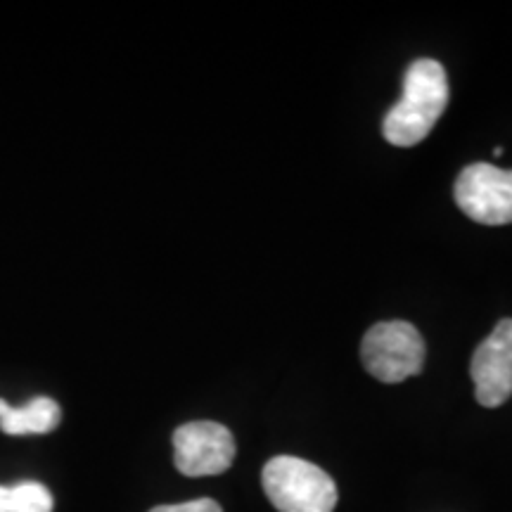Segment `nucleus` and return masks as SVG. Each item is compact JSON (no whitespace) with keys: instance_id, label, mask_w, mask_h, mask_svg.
I'll use <instances>...</instances> for the list:
<instances>
[{"instance_id":"nucleus-1","label":"nucleus","mask_w":512,"mask_h":512,"mask_svg":"<svg viewBox=\"0 0 512 512\" xmlns=\"http://www.w3.org/2000/svg\"><path fill=\"white\" fill-rule=\"evenodd\" d=\"M448 105V79L437 60H415L403 79V98L382 121V136L396 147H413L437 126Z\"/></svg>"},{"instance_id":"nucleus-2","label":"nucleus","mask_w":512,"mask_h":512,"mask_svg":"<svg viewBox=\"0 0 512 512\" xmlns=\"http://www.w3.org/2000/svg\"><path fill=\"white\" fill-rule=\"evenodd\" d=\"M264 491L280 512H332L337 505V486L328 472L309 460L275 456L266 463Z\"/></svg>"},{"instance_id":"nucleus-3","label":"nucleus","mask_w":512,"mask_h":512,"mask_svg":"<svg viewBox=\"0 0 512 512\" xmlns=\"http://www.w3.org/2000/svg\"><path fill=\"white\" fill-rule=\"evenodd\" d=\"M363 366L375 380L396 384L422 373L425 342L408 320H387L366 332L361 344Z\"/></svg>"},{"instance_id":"nucleus-4","label":"nucleus","mask_w":512,"mask_h":512,"mask_svg":"<svg viewBox=\"0 0 512 512\" xmlns=\"http://www.w3.org/2000/svg\"><path fill=\"white\" fill-rule=\"evenodd\" d=\"M456 204L467 219L482 226L512 223V171L477 162L465 166L456 181Z\"/></svg>"},{"instance_id":"nucleus-5","label":"nucleus","mask_w":512,"mask_h":512,"mask_svg":"<svg viewBox=\"0 0 512 512\" xmlns=\"http://www.w3.org/2000/svg\"><path fill=\"white\" fill-rule=\"evenodd\" d=\"M235 460V439L219 422H188L174 432V463L185 477L226 472Z\"/></svg>"},{"instance_id":"nucleus-6","label":"nucleus","mask_w":512,"mask_h":512,"mask_svg":"<svg viewBox=\"0 0 512 512\" xmlns=\"http://www.w3.org/2000/svg\"><path fill=\"white\" fill-rule=\"evenodd\" d=\"M475 396L484 408H498L512 396V318L496 325L479 344L470 366Z\"/></svg>"},{"instance_id":"nucleus-7","label":"nucleus","mask_w":512,"mask_h":512,"mask_svg":"<svg viewBox=\"0 0 512 512\" xmlns=\"http://www.w3.org/2000/svg\"><path fill=\"white\" fill-rule=\"evenodd\" d=\"M62 420V411L57 401L48 396L31 399L27 406L12 408L0 418V430L12 437H24V434H48L53 432Z\"/></svg>"},{"instance_id":"nucleus-8","label":"nucleus","mask_w":512,"mask_h":512,"mask_svg":"<svg viewBox=\"0 0 512 512\" xmlns=\"http://www.w3.org/2000/svg\"><path fill=\"white\" fill-rule=\"evenodd\" d=\"M53 494L38 482L0 486V512H53Z\"/></svg>"},{"instance_id":"nucleus-9","label":"nucleus","mask_w":512,"mask_h":512,"mask_svg":"<svg viewBox=\"0 0 512 512\" xmlns=\"http://www.w3.org/2000/svg\"><path fill=\"white\" fill-rule=\"evenodd\" d=\"M150 512H223L221 505L211 498H197V501L178 503V505H157Z\"/></svg>"},{"instance_id":"nucleus-10","label":"nucleus","mask_w":512,"mask_h":512,"mask_svg":"<svg viewBox=\"0 0 512 512\" xmlns=\"http://www.w3.org/2000/svg\"><path fill=\"white\" fill-rule=\"evenodd\" d=\"M8 411H10V403L5 401V399H0V418H3V415L8 413Z\"/></svg>"},{"instance_id":"nucleus-11","label":"nucleus","mask_w":512,"mask_h":512,"mask_svg":"<svg viewBox=\"0 0 512 512\" xmlns=\"http://www.w3.org/2000/svg\"><path fill=\"white\" fill-rule=\"evenodd\" d=\"M503 155V147H494V157H501Z\"/></svg>"}]
</instances>
